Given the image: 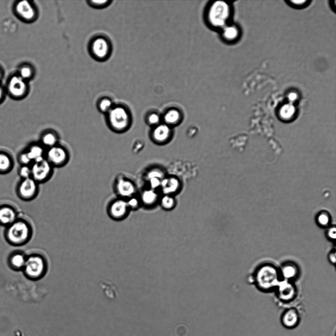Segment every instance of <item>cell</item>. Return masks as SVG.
<instances>
[{"label":"cell","mask_w":336,"mask_h":336,"mask_svg":"<svg viewBox=\"0 0 336 336\" xmlns=\"http://www.w3.org/2000/svg\"><path fill=\"white\" fill-rule=\"evenodd\" d=\"M160 203L164 209L169 210L174 208L176 201L172 195H163L160 199Z\"/></svg>","instance_id":"obj_29"},{"label":"cell","mask_w":336,"mask_h":336,"mask_svg":"<svg viewBox=\"0 0 336 336\" xmlns=\"http://www.w3.org/2000/svg\"><path fill=\"white\" fill-rule=\"evenodd\" d=\"M229 5L222 0H213L208 4L205 11V20L208 27L220 30L227 25L230 17Z\"/></svg>","instance_id":"obj_1"},{"label":"cell","mask_w":336,"mask_h":336,"mask_svg":"<svg viewBox=\"0 0 336 336\" xmlns=\"http://www.w3.org/2000/svg\"><path fill=\"white\" fill-rule=\"evenodd\" d=\"M327 236L331 241H335L336 237V228L335 226H329L326 232Z\"/></svg>","instance_id":"obj_37"},{"label":"cell","mask_w":336,"mask_h":336,"mask_svg":"<svg viewBox=\"0 0 336 336\" xmlns=\"http://www.w3.org/2000/svg\"><path fill=\"white\" fill-rule=\"evenodd\" d=\"M161 117L154 112L150 113L147 117V122L151 125L156 126L160 123Z\"/></svg>","instance_id":"obj_31"},{"label":"cell","mask_w":336,"mask_h":336,"mask_svg":"<svg viewBox=\"0 0 336 336\" xmlns=\"http://www.w3.org/2000/svg\"><path fill=\"white\" fill-rule=\"evenodd\" d=\"M114 190L117 197L127 199L135 195L136 187L132 181L122 175L118 176L114 183Z\"/></svg>","instance_id":"obj_12"},{"label":"cell","mask_w":336,"mask_h":336,"mask_svg":"<svg viewBox=\"0 0 336 336\" xmlns=\"http://www.w3.org/2000/svg\"><path fill=\"white\" fill-rule=\"evenodd\" d=\"M331 221L330 216L326 212L320 213L316 217V222L317 224L322 227L329 226L331 224Z\"/></svg>","instance_id":"obj_30"},{"label":"cell","mask_w":336,"mask_h":336,"mask_svg":"<svg viewBox=\"0 0 336 336\" xmlns=\"http://www.w3.org/2000/svg\"><path fill=\"white\" fill-rule=\"evenodd\" d=\"M112 1L109 0H88V4L91 6L95 8H102L107 7L111 3Z\"/></svg>","instance_id":"obj_32"},{"label":"cell","mask_w":336,"mask_h":336,"mask_svg":"<svg viewBox=\"0 0 336 336\" xmlns=\"http://www.w3.org/2000/svg\"><path fill=\"white\" fill-rule=\"evenodd\" d=\"M115 104L112 99L107 96L100 98L97 102L96 107L99 112L106 115Z\"/></svg>","instance_id":"obj_28"},{"label":"cell","mask_w":336,"mask_h":336,"mask_svg":"<svg viewBox=\"0 0 336 336\" xmlns=\"http://www.w3.org/2000/svg\"><path fill=\"white\" fill-rule=\"evenodd\" d=\"M17 220L15 210L10 206L3 205L0 207V223L10 225Z\"/></svg>","instance_id":"obj_20"},{"label":"cell","mask_w":336,"mask_h":336,"mask_svg":"<svg viewBox=\"0 0 336 336\" xmlns=\"http://www.w3.org/2000/svg\"><path fill=\"white\" fill-rule=\"evenodd\" d=\"M278 270L280 275L283 279L291 281L296 278L299 274L297 265L292 262L282 264Z\"/></svg>","instance_id":"obj_19"},{"label":"cell","mask_w":336,"mask_h":336,"mask_svg":"<svg viewBox=\"0 0 336 336\" xmlns=\"http://www.w3.org/2000/svg\"><path fill=\"white\" fill-rule=\"evenodd\" d=\"M171 135V127L163 123L154 126L152 131L151 137L154 142L163 144L169 140Z\"/></svg>","instance_id":"obj_16"},{"label":"cell","mask_w":336,"mask_h":336,"mask_svg":"<svg viewBox=\"0 0 336 336\" xmlns=\"http://www.w3.org/2000/svg\"><path fill=\"white\" fill-rule=\"evenodd\" d=\"M32 231L31 225L23 219H17L8 226L6 232L8 241L15 245L23 244L31 238Z\"/></svg>","instance_id":"obj_5"},{"label":"cell","mask_w":336,"mask_h":336,"mask_svg":"<svg viewBox=\"0 0 336 336\" xmlns=\"http://www.w3.org/2000/svg\"><path fill=\"white\" fill-rule=\"evenodd\" d=\"M5 91L12 98L23 99L28 94L29 82L16 73L12 75L8 79Z\"/></svg>","instance_id":"obj_8"},{"label":"cell","mask_w":336,"mask_h":336,"mask_svg":"<svg viewBox=\"0 0 336 336\" xmlns=\"http://www.w3.org/2000/svg\"><path fill=\"white\" fill-rule=\"evenodd\" d=\"M60 136L53 129H47L40 135L39 143L46 149L51 148L59 143Z\"/></svg>","instance_id":"obj_18"},{"label":"cell","mask_w":336,"mask_h":336,"mask_svg":"<svg viewBox=\"0 0 336 336\" xmlns=\"http://www.w3.org/2000/svg\"><path fill=\"white\" fill-rule=\"evenodd\" d=\"M13 166V160L10 155L6 153L0 152V173L9 172Z\"/></svg>","instance_id":"obj_26"},{"label":"cell","mask_w":336,"mask_h":336,"mask_svg":"<svg viewBox=\"0 0 336 336\" xmlns=\"http://www.w3.org/2000/svg\"><path fill=\"white\" fill-rule=\"evenodd\" d=\"M27 256L22 253L16 252L9 258V264L11 267L16 270L23 269L25 264Z\"/></svg>","instance_id":"obj_25"},{"label":"cell","mask_w":336,"mask_h":336,"mask_svg":"<svg viewBox=\"0 0 336 336\" xmlns=\"http://www.w3.org/2000/svg\"><path fill=\"white\" fill-rule=\"evenodd\" d=\"M89 52L92 57L98 61H104L111 55L112 45L106 37L99 35L94 37L89 44Z\"/></svg>","instance_id":"obj_6"},{"label":"cell","mask_w":336,"mask_h":336,"mask_svg":"<svg viewBox=\"0 0 336 336\" xmlns=\"http://www.w3.org/2000/svg\"><path fill=\"white\" fill-rule=\"evenodd\" d=\"M14 11L20 20L27 23L35 21L38 17V11L36 6L31 1L21 0L14 5Z\"/></svg>","instance_id":"obj_10"},{"label":"cell","mask_w":336,"mask_h":336,"mask_svg":"<svg viewBox=\"0 0 336 336\" xmlns=\"http://www.w3.org/2000/svg\"><path fill=\"white\" fill-rule=\"evenodd\" d=\"M45 158L54 168H61L68 163L70 153L65 146L59 143L46 149Z\"/></svg>","instance_id":"obj_7"},{"label":"cell","mask_w":336,"mask_h":336,"mask_svg":"<svg viewBox=\"0 0 336 336\" xmlns=\"http://www.w3.org/2000/svg\"><path fill=\"white\" fill-rule=\"evenodd\" d=\"M180 187V182L176 177H164L161 181L160 188L164 195H172L178 191Z\"/></svg>","instance_id":"obj_17"},{"label":"cell","mask_w":336,"mask_h":336,"mask_svg":"<svg viewBox=\"0 0 336 336\" xmlns=\"http://www.w3.org/2000/svg\"><path fill=\"white\" fill-rule=\"evenodd\" d=\"M164 177L163 173L158 169H152L147 175V178L149 180L153 178H156L162 180Z\"/></svg>","instance_id":"obj_36"},{"label":"cell","mask_w":336,"mask_h":336,"mask_svg":"<svg viewBox=\"0 0 336 336\" xmlns=\"http://www.w3.org/2000/svg\"><path fill=\"white\" fill-rule=\"evenodd\" d=\"M48 269V264L46 258L40 254L33 253L27 256L23 270L29 278L37 280L45 275Z\"/></svg>","instance_id":"obj_4"},{"label":"cell","mask_w":336,"mask_h":336,"mask_svg":"<svg viewBox=\"0 0 336 336\" xmlns=\"http://www.w3.org/2000/svg\"><path fill=\"white\" fill-rule=\"evenodd\" d=\"M275 289L277 298L284 303L292 301L297 295L296 288L291 281L280 280Z\"/></svg>","instance_id":"obj_14"},{"label":"cell","mask_w":336,"mask_h":336,"mask_svg":"<svg viewBox=\"0 0 336 336\" xmlns=\"http://www.w3.org/2000/svg\"><path fill=\"white\" fill-rule=\"evenodd\" d=\"M279 270L274 265L265 264L257 268L255 280L257 287L263 291L275 289L280 281Z\"/></svg>","instance_id":"obj_3"},{"label":"cell","mask_w":336,"mask_h":336,"mask_svg":"<svg viewBox=\"0 0 336 336\" xmlns=\"http://www.w3.org/2000/svg\"><path fill=\"white\" fill-rule=\"evenodd\" d=\"M31 168V178L39 184L48 181L53 174L54 169L45 157L33 162Z\"/></svg>","instance_id":"obj_9"},{"label":"cell","mask_w":336,"mask_h":336,"mask_svg":"<svg viewBox=\"0 0 336 336\" xmlns=\"http://www.w3.org/2000/svg\"><path fill=\"white\" fill-rule=\"evenodd\" d=\"M3 76V71L0 67V80L2 79Z\"/></svg>","instance_id":"obj_42"},{"label":"cell","mask_w":336,"mask_h":336,"mask_svg":"<svg viewBox=\"0 0 336 336\" xmlns=\"http://www.w3.org/2000/svg\"><path fill=\"white\" fill-rule=\"evenodd\" d=\"M220 36L223 40L226 41H232L235 39L238 35V30L234 26L226 25L220 30Z\"/></svg>","instance_id":"obj_27"},{"label":"cell","mask_w":336,"mask_h":336,"mask_svg":"<svg viewBox=\"0 0 336 336\" xmlns=\"http://www.w3.org/2000/svg\"><path fill=\"white\" fill-rule=\"evenodd\" d=\"M126 201L130 210L137 209L141 203L140 199L135 195L126 199Z\"/></svg>","instance_id":"obj_33"},{"label":"cell","mask_w":336,"mask_h":336,"mask_svg":"<svg viewBox=\"0 0 336 336\" xmlns=\"http://www.w3.org/2000/svg\"><path fill=\"white\" fill-rule=\"evenodd\" d=\"M17 191L20 198L25 201H30L38 195L39 183L31 177L22 179L18 185Z\"/></svg>","instance_id":"obj_13"},{"label":"cell","mask_w":336,"mask_h":336,"mask_svg":"<svg viewBox=\"0 0 336 336\" xmlns=\"http://www.w3.org/2000/svg\"><path fill=\"white\" fill-rule=\"evenodd\" d=\"M164 123L170 126H174L181 122L182 114L180 110L176 108H171L167 110L162 117Z\"/></svg>","instance_id":"obj_22"},{"label":"cell","mask_w":336,"mask_h":336,"mask_svg":"<svg viewBox=\"0 0 336 336\" xmlns=\"http://www.w3.org/2000/svg\"><path fill=\"white\" fill-rule=\"evenodd\" d=\"M17 74L27 82L32 79L35 74L34 67L31 64L25 63L22 64L18 69Z\"/></svg>","instance_id":"obj_24"},{"label":"cell","mask_w":336,"mask_h":336,"mask_svg":"<svg viewBox=\"0 0 336 336\" xmlns=\"http://www.w3.org/2000/svg\"><path fill=\"white\" fill-rule=\"evenodd\" d=\"M19 174L22 179L31 178V171L30 165H21L19 170Z\"/></svg>","instance_id":"obj_34"},{"label":"cell","mask_w":336,"mask_h":336,"mask_svg":"<svg viewBox=\"0 0 336 336\" xmlns=\"http://www.w3.org/2000/svg\"><path fill=\"white\" fill-rule=\"evenodd\" d=\"M129 211L126 200L118 197L112 200L107 208L109 216L116 221H121L125 218Z\"/></svg>","instance_id":"obj_11"},{"label":"cell","mask_w":336,"mask_h":336,"mask_svg":"<svg viewBox=\"0 0 336 336\" xmlns=\"http://www.w3.org/2000/svg\"><path fill=\"white\" fill-rule=\"evenodd\" d=\"M328 259L329 261L333 265L336 263V255L335 250L331 251L328 255Z\"/></svg>","instance_id":"obj_39"},{"label":"cell","mask_w":336,"mask_h":336,"mask_svg":"<svg viewBox=\"0 0 336 336\" xmlns=\"http://www.w3.org/2000/svg\"><path fill=\"white\" fill-rule=\"evenodd\" d=\"M105 115L107 126L115 133H123L131 126L132 117L130 112L126 106L122 104H115Z\"/></svg>","instance_id":"obj_2"},{"label":"cell","mask_w":336,"mask_h":336,"mask_svg":"<svg viewBox=\"0 0 336 336\" xmlns=\"http://www.w3.org/2000/svg\"><path fill=\"white\" fill-rule=\"evenodd\" d=\"M161 180L156 178L149 179V184L151 189H155L160 187Z\"/></svg>","instance_id":"obj_38"},{"label":"cell","mask_w":336,"mask_h":336,"mask_svg":"<svg viewBox=\"0 0 336 336\" xmlns=\"http://www.w3.org/2000/svg\"><path fill=\"white\" fill-rule=\"evenodd\" d=\"M18 159L21 165H30L32 163L25 150L20 153Z\"/></svg>","instance_id":"obj_35"},{"label":"cell","mask_w":336,"mask_h":336,"mask_svg":"<svg viewBox=\"0 0 336 336\" xmlns=\"http://www.w3.org/2000/svg\"><path fill=\"white\" fill-rule=\"evenodd\" d=\"M5 92V89L0 84V103L4 100Z\"/></svg>","instance_id":"obj_40"},{"label":"cell","mask_w":336,"mask_h":336,"mask_svg":"<svg viewBox=\"0 0 336 336\" xmlns=\"http://www.w3.org/2000/svg\"><path fill=\"white\" fill-rule=\"evenodd\" d=\"M158 194L154 189H149L144 190L141 194L140 202L146 206H153L157 201Z\"/></svg>","instance_id":"obj_23"},{"label":"cell","mask_w":336,"mask_h":336,"mask_svg":"<svg viewBox=\"0 0 336 336\" xmlns=\"http://www.w3.org/2000/svg\"><path fill=\"white\" fill-rule=\"evenodd\" d=\"M280 322L286 329H293L296 328L300 322V317L298 310L291 307L285 310L281 315Z\"/></svg>","instance_id":"obj_15"},{"label":"cell","mask_w":336,"mask_h":336,"mask_svg":"<svg viewBox=\"0 0 336 336\" xmlns=\"http://www.w3.org/2000/svg\"><path fill=\"white\" fill-rule=\"evenodd\" d=\"M289 96H290V99H291L292 100L294 99L296 97V94L291 93V94H290Z\"/></svg>","instance_id":"obj_41"},{"label":"cell","mask_w":336,"mask_h":336,"mask_svg":"<svg viewBox=\"0 0 336 336\" xmlns=\"http://www.w3.org/2000/svg\"><path fill=\"white\" fill-rule=\"evenodd\" d=\"M25 151L33 162L45 157L46 149L37 142L31 144Z\"/></svg>","instance_id":"obj_21"}]
</instances>
